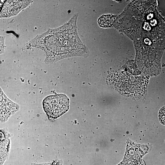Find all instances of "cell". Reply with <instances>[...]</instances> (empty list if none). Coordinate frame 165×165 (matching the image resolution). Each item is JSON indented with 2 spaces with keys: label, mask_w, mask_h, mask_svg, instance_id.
Instances as JSON below:
<instances>
[{
  "label": "cell",
  "mask_w": 165,
  "mask_h": 165,
  "mask_svg": "<svg viewBox=\"0 0 165 165\" xmlns=\"http://www.w3.org/2000/svg\"><path fill=\"white\" fill-rule=\"evenodd\" d=\"M31 165H54L53 164H51L48 163H42V164H33Z\"/></svg>",
  "instance_id": "cell-4"
},
{
  "label": "cell",
  "mask_w": 165,
  "mask_h": 165,
  "mask_svg": "<svg viewBox=\"0 0 165 165\" xmlns=\"http://www.w3.org/2000/svg\"><path fill=\"white\" fill-rule=\"evenodd\" d=\"M69 101L67 96L58 94L48 96L43 101V106L49 119L54 120L68 111Z\"/></svg>",
  "instance_id": "cell-1"
},
{
  "label": "cell",
  "mask_w": 165,
  "mask_h": 165,
  "mask_svg": "<svg viewBox=\"0 0 165 165\" xmlns=\"http://www.w3.org/2000/svg\"><path fill=\"white\" fill-rule=\"evenodd\" d=\"M158 116L161 123L165 125V107H163L160 109Z\"/></svg>",
  "instance_id": "cell-3"
},
{
  "label": "cell",
  "mask_w": 165,
  "mask_h": 165,
  "mask_svg": "<svg viewBox=\"0 0 165 165\" xmlns=\"http://www.w3.org/2000/svg\"><path fill=\"white\" fill-rule=\"evenodd\" d=\"M116 16L112 14L105 15L101 16L98 22L100 26L103 28L110 27L113 25Z\"/></svg>",
  "instance_id": "cell-2"
}]
</instances>
